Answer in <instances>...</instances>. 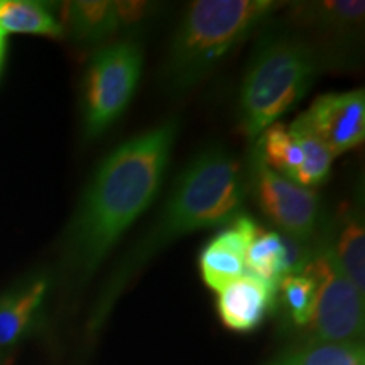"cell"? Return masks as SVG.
Wrapping results in <instances>:
<instances>
[{"instance_id":"cell-1","label":"cell","mask_w":365,"mask_h":365,"mask_svg":"<svg viewBox=\"0 0 365 365\" xmlns=\"http://www.w3.org/2000/svg\"><path fill=\"white\" fill-rule=\"evenodd\" d=\"M166 120L122 143L98 164L66 234V266L86 277L153 205L178 135Z\"/></svg>"},{"instance_id":"cell-2","label":"cell","mask_w":365,"mask_h":365,"mask_svg":"<svg viewBox=\"0 0 365 365\" xmlns=\"http://www.w3.org/2000/svg\"><path fill=\"white\" fill-rule=\"evenodd\" d=\"M247 196V178L240 163L222 148H210L193 158L173 182L153 225L118 261L108 293L129 281L176 239L193 232L227 225L239 217Z\"/></svg>"},{"instance_id":"cell-3","label":"cell","mask_w":365,"mask_h":365,"mask_svg":"<svg viewBox=\"0 0 365 365\" xmlns=\"http://www.w3.org/2000/svg\"><path fill=\"white\" fill-rule=\"evenodd\" d=\"M281 6L272 0L191 2L176 27L164 63L168 88L181 93L198 85Z\"/></svg>"},{"instance_id":"cell-4","label":"cell","mask_w":365,"mask_h":365,"mask_svg":"<svg viewBox=\"0 0 365 365\" xmlns=\"http://www.w3.org/2000/svg\"><path fill=\"white\" fill-rule=\"evenodd\" d=\"M318 54L304 39L271 34L255 48L240 86V124L257 139L307 95L318 73Z\"/></svg>"},{"instance_id":"cell-5","label":"cell","mask_w":365,"mask_h":365,"mask_svg":"<svg viewBox=\"0 0 365 365\" xmlns=\"http://www.w3.org/2000/svg\"><path fill=\"white\" fill-rule=\"evenodd\" d=\"M144 53L132 39L102 46L91 58L83 85V129L100 137L115 124L134 97Z\"/></svg>"},{"instance_id":"cell-6","label":"cell","mask_w":365,"mask_h":365,"mask_svg":"<svg viewBox=\"0 0 365 365\" xmlns=\"http://www.w3.org/2000/svg\"><path fill=\"white\" fill-rule=\"evenodd\" d=\"M303 271L318 282L317 304L309 322L313 341L359 344L364 335V294L318 239Z\"/></svg>"},{"instance_id":"cell-7","label":"cell","mask_w":365,"mask_h":365,"mask_svg":"<svg viewBox=\"0 0 365 365\" xmlns=\"http://www.w3.org/2000/svg\"><path fill=\"white\" fill-rule=\"evenodd\" d=\"M250 178L255 202L277 232L303 244H314L323 225L318 195L269 170L255 154Z\"/></svg>"},{"instance_id":"cell-8","label":"cell","mask_w":365,"mask_h":365,"mask_svg":"<svg viewBox=\"0 0 365 365\" xmlns=\"http://www.w3.org/2000/svg\"><path fill=\"white\" fill-rule=\"evenodd\" d=\"M296 120L318 137L333 158L340 156L357 148L365 139L364 90L319 95Z\"/></svg>"},{"instance_id":"cell-9","label":"cell","mask_w":365,"mask_h":365,"mask_svg":"<svg viewBox=\"0 0 365 365\" xmlns=\"http://www.w3.org/2000/svg\"><path fill=\"white\" fill-rule=\"evenodd\" d=\"M257 223L240 213L208 242L198 257L202 277L210 289L220 293L245 274V254L252 242Z\"/></svg>"},{"instance_id":"cell-10","label":"cell","mask_w":365,"mask_h":365,"mask_svg":"<svg viewBox=\"0 0 365 365\" xmlns=\"http://www.w3.org/2000/svg\"><path fill=\"white\" fill-rule=\"evenodd\" d=\"M314 244H303L279 232L262 230L257 227L245 254V272L277 284L287 274L301 272L307 267Z\"/></svg>"},{"instance_id":"cell-11","label":"cell","mask_w":365,"mask_h":365,"mask_svg":"<svg viewBox=\"0 0 365 365\" xmlns=\"http://www.w3.org/2000/svg\"><path fill=\"white\" fill-rule=\"evenodd\" d=\"M318 242L325 247L354 286L365 294V230L359 208H341L330 223H323Z\"/></svg>"},{"instance_id":"cell-12","label":"cell","mask_w":365,"mask_h":365,"mask_svg":"<svg viewBox=\"0 0 365 365\" xmlns=\"http://www.w3.org/2000/svg\"><path fill=\"white\" fill-rule=\"evenodd\" d=\"M277 284L245 272L218 293V314L235 331H252L262 323L276 301Z\"/></svg>"},{"instance_id":"cell-13","label":"cell","mask_w":365,"mask_h":365,"mask_svg":"<svg viewBox=\"0 0 365 365\" xmlns=\"http://www.w3.org/2000/svg\"><path fill=\"white\" fill-rule=\"evenodd\" d=\"M48 294V279L33 277L0 296V350L12 349L33 327Z\"/></svg>"},{"instance_id":"cell-14","label":"cell","mask_w":365,"mask_h":365,"mask_svg":"<svg viewBox=\"0 0 365 365\" xmlns=\"http://www.w3.org/2000/svg\"><path fill=\"white\" fill-rule=\"evenodd\" d=\"M298 6L294 7L296 21L327 39L345 41L349 36H357L364 24L365 4L357 0L307 2Z\"/></svg>"},{"instance_id":"cell-15","label":"cell","mask_w":365,"mask_h":365,"mask_svg":"<svg viewBox=\"0 0 365 365\" xmlns=\"http://www.w3.org/2000/svg\"><path fill=\"white\" fill-rule=\"evenodd\" d=\"M63 19L73 38L83 44H103L122 31L115 2L108 0L66 4Z\"/></svg>"},{"instance_id":"cell-16","label":"cell","mask_w":365,"mask_h":365,"mask_svg":"<svg viewBox=\"0 0 365 365\" xmlns=\"http://www.w3.org/2000/svg\"><path fill=\"white\" fill-rule=\"evenodd\" d=\"M255 156L266 164L269 170L296 182L303 166V150L289 129V125L272 124L257 137Z\"/></svg>"},{"instance_id":"cell-17","label":"cell","mask_w":365,"mask_h":365,"mask_svg":"<svg viewBox=\"0 0 365 365\" xmlns=\"http://www.w3.org/2000/svg\"><path fill=\"white\" fill-rule=\"evenodd\" d=\"M0 29L4 34H39L61 38L65 27L44 4L29 0H0Z\"/></svg>"},{"instance_id":"cell-18","label":"cell","mask_w":365,"mask_h":365,"mask_svg":"<svg viewBox=\"0 0 365 365\" xmlns=\"http://www.w3.org/2000/svg\"><path fill=\"white\" fill-rule=\"evenodd\" d=\"M276 294L281 296L282 304L294 325H309L318 294V282L312 274L307 271L287 274L277 282Z\"/></svg>"},{"instance_id":"cell-19","label":"cell","mask_w":365,"mask_h":365,"mask_svg":"<svg viewBox=\"0 0 365 365\" xmlns=\"http://www.w3.org/2000/svg\"><path fill=\"white\" fill-rule=\"evenodd\" d=\"M289 129L298 139L303 150V166H301L298 180L296 185L303 186V188H317V186L323 185L330 176L333 158L331 153L325 145L319 143L318 137H314L307 127H303L298 120L291 122Z\"/></svg>"},{"instance_id":"cell-20","label":"cell","mask_w":365,"mask_h":365,"mask_svg":"<svg viewBox=\"0 0 365 365\" xmlns=\"http://www.w3.org/2000/svg\"><path fill=\"white\" fill-rule=\"evenodd\" d=\"M274 365H365L360 344H319L294 350Z\"/></svg>"},{"instance_id":"cell-21","label":"cell","mask_w":365,"mask_h":365,"mask_svg":"<svg viewBox=\"0 0 365 365\" xmlns=\"http://www.w3.org/2000/svg\"><path fill=\"white\" fill-rule=\"evenodd\" d=\"M118 19H120L122 29H129L137 24H143L153 11V6L145 2H115Z\"/></svg>"}]
</instances>
